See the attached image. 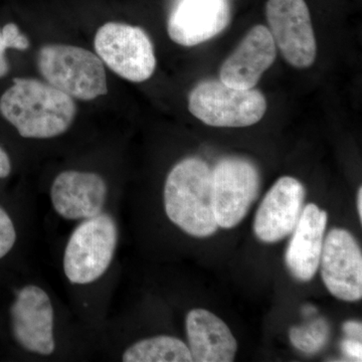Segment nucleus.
I'll list each match as a JSON object with an SVG mask.
<instances>
[{
    "label": "nucleus",
    "instance_id": "23",
    "mask_svg": "<svg viewBox=\"0 0 362 362\" xmlns=\"http://www.w3.org/2000/svg\"><path fill=\"white\" fill-rule=\"evenodd\" d=\"M6 49H9L8 45L2 37V33L0 32V78L4 77L9 70L8 63L4 54Z\"/></svg>",
    "mask_w": 362,
    "mask_h": 362
},
{
    "label": "nucleus",
    "instance_id": "3",
    "mask_svg": "<svg viewBox=\"0 0 362 362\" xmlns=\"http://www.w3.org/2000/svg\"><path fill=\"white\" fill-rule=\"evenodd\" d=\"M119 232L115 218L103 213L80 221L66 242L63 269L73 285H89L103 277L115 258Z\"/></svg>",
    "mask_w": 362,
    "mask_h": 362
},
{
    "label": "nucleus",
    "instance_id": "6",
    "mask_svg": "<svg viewBox=\"0 0 362 362\" xmlns=\"http://www.w3.org/2000/svg\"><path fill=\"white\" fill-rule=\"evenodd\" d=\"M94 47L105 65L130 82H144L156 71L153 44L139 26L105 23L95 35Z\"/></svg>",
    "mask_w": 362,
    "mask_h": 362
},
{
    "label": "nucleus",
    "instance_id": "4",
    "mask_svg": "<svg viewBox=\"0 0 362 362\" xmlns=\"http://www.w3.org/2000/svg\"><path fill=\"white\" fill-rule=\"evenodd\" d=\"M37 68L47 84L71 99L90 101L108 93L103 62L83 47L45 45L37 54Z\"/></svg>",
    "mask_w": 362,
    "mask_h": 362
},
{
    "label": "nucleus",
    "instance_id": "22",
    "mask_svg": "<svg viewBox=\"0 0 362 362\" xmlns=\"http://www.w3.org/2000/svg\"><path fill=\"white\" fill-rule=\"evenodd\" d=\"M361 323L357 321H347L343 324V331L351 339H361Z\"/></svg>",
    "mask_w": 362,
    "mask_h": 362
},
{
    "label": "nucleus",
    "instance_id": "14",
    "mask_svg": "<svg viewBox=\"0 0 362 362\" xmlns=\"http://www.w3.org/2000/svg\"><path fill=\"white\" fill-rule=\"evenodd\" d=\"M277 57V47L265 25L250 30L235 52L223 62L220 80L235 89H252Z\"/></svg>",
    "mask_w": 362,
    "mask_h": 362
},
{
    "label": "nucleus",
    "instance_id": "21",
    "mask_svg": "<svg viewBox=\"0 0 362 362\" xmlns=\"http://www.w3.org/2000/svg\"><path fill=\"white\" fill-rule=\"evenodd\" d=\"M343 352L345 356L352 358V361H362V345L361 340L349 339L344 340L341 344Z\"/></svg>",
    "mask_w": 362,
    "mask_h": 362
},
{
    "label": "nucleus",
    "instance_id": "16",
    "mask_svg": "<svg viewBox=\"0 0 362 362\" xmlns=\"http://www.w3.org/2000/svg\"><path fill=\"white\" fill-rule=\"evenodd\" d=\"M187 333L192 361L232 362L238 343L232 331L218 316L194 309L187 316Z\"/></svg>",
    "mask_w": 362,
    "mask_h": 362
},
{
    "label": "nucleus",
    "instance_id": "11",
    "mask_svg": "<svg viewBox=\"0 0 362 362\" xmlns=\"http://www.w3.org/2000/svg\"><path fill=\"white\" fill-rule=\"evenodd\" d=\"M49 197L54 211L62 218L82 221L103 213L108 185L96 173L66 170L52 181Z\"/></svg>",
    "mask_w": 362,
    "mask_h": 362
},
{
    "label": "nucleus",
    "instance_id": "9",
    "mask_svg": "<svg viewBox=\"0 0 362 362\" xmlns=\"http://www.w3.org/2000/svg\"><path fill=\"white\" fill-rule=\"evenodd\" d=\"M14 339L21 349L39 356H51L57 349L54 309L51 297L37 285H26L11 308Z\"/></svg>",
    "mask_w": 362,
    "mask_h": 362
},
{
    "label": "nucleus",
    "instance_id": "24",
    "mask_svg": "<svg viewBox=\"0 0 362 362\" xmlns=\"http://www.w3.org/2000/svg\"><path fill=\"white\" fill-rule=\"evenodd\" d=\"M11 171V159L4 149L0 147V178H6Z\"/></svg>",
    "mask_w": 362,
    "mask_h": 362
},
{
    "label": "nucleus",
    "instance_id": "10",
    "mask_svg": "<svg viewBox=\"0 0 362 362\" xmlns=\"http://www.w3.org/2000/svg\"><path fill=\"white\" fill-rule=\"evenodd\" d=\"M319 266L324 284L333 296L346 302L361 299V249L349 230L333 228L328 233Z\"/></svg>",
    "mask_w": 362,
    "mask_h": 362
},
{
    "label": "nucleus",
    "instance_id": "13",
    "mask_svg": "<svg viewBox=\"0 0 362 362\" xmlns=\"http://www.w3.org/2000/svg\"><path fill=\"white\" fill-rule=\"evenodd\" d=\"M230 21L228 0H181L168 18L169 37L183 47L213 39Z\"/></svg>",
    "mask_w": 362,
    "mask_h": 362
},
{
    "label": "nucleus",
    "instance_id": "25",
    "mask_svg": "<svg viewBox=\"0 0 362 362\" xmlns=\"http://www.w3.org/2000/svg\"><path fill=\"white\" fill-rule=\"evenodd\" d=\"M357 211H358L359 220L362 221V188H358L357 192Z\"/></svg>",
    "mask_w": 362,
    "mask_h": 362
},
{
    "label": "nucleus",
    "instance_id": "2",
    "mask_svg": "<svg viewBox=\"0 0 362 362\" xmlns=\"http://www.w3.org/2000/svg\"><path fill=\"white\" fill-rule=\"evenodd\" d=\"M164 209L171 223L195 238L218 230L213 206V180L209 165L197 157L171 169L163 190Z\"/></svg>",
    "mask_w": 362,
    "mask_h": 362
},
{
    "label": "nucleus",
    "instance_id": "19",
    "mask_svg": "<svg viewBox=\"0 0 362 362\" xmlns=\"http://www.w3.org/2000/svg\"><path fill=\"white\" fill-rule=\"evenodd\" d=\"M18 239L16 226L9 214L0 207V259L13 249Z\"/></svg>",
    "mask_w": 362,
    "mask_h": 362
},
{
    "label": "nucleus",
    "instance_id": "18",
    "mask_svg": "<svg viewBox=\"0 0 362 362\" xmlns=\"http://www.w3.org/2000/svg\"><path fill=\"white\" fill-rule=\"evenodd\" d=\"M329 337V329L324 319H318L302 327L290 330V340L297 349L307 354H313L322 349Z\"/></svg>",
    "mask_w": 362,
    "mask_h": 362
},
{
    "label": "nucleus",
    "instance_id": "8",
    "mask_svg": "<svg viewBox=\"0 0 362 362\" xmlns=\"http://www.w3.org/2000/svg\"><path fill=\"white\" fill-rule=\"evenodd\" d=\"M266 16L276 47L286 61L294 68H310L317 45L305 0H268Z\"/></svg>",
    "mask_w": 362,
    "mask_h": 362
},
{
    "label": "nucleus",
    "instance_id": "15",
    "mask_svg": "<svg viewBox=\"0 0 362 362\" xmlns=\"http://www.w3.org/2000/svg\"><path fill=\"white\" fill-rule=\"evenodd\" d=\"M326 226V211L314 204L304 207L285 255L286 265L297 280L308 282L315 276L322 254Z\"/></svg>",
    "mask_w": 362,
    "mask_h": 362
},
{
    "label": "nucleus",
    "instance_id": "1",
    "mask_svg": "<svg viewBox=\"0 0 362 362\" xmlns=\"http://www.w3.org/2000/svg\"><path fill=\"white\" fill-rule=\"evenodd\" d=\"M0 113L21 137L49 139L64 134L75 120L74 99L35 78H13L0 98Z\"/></svg>",
    "mask_w": 362,
    "mask_h": 362
},
{
    "label": "nucleus",
    "instance_id": "5",
    "mask_svg": "<svg viewBox=\"0 0 362 362\" xmlns=\"http://www.w3.org/2000/svg\"><path fill=\"white\" fill-rule=\"evenodd\" d=\"M188 110L202 123L213 127H249L265 115L267 101L254 88L235 89L221 80H206L190 92Z\"/></svg>",
    "mask_w": 362,
    "mask_h": 362
},
{
    "label": "nucleus",
    "instance_id": "17",
    "mask_svg": "<svg viewBox=\"0 0 362 362\" xmlns=\"http://www.w3.org/2000/svg\"><path fill=\"white\" fill-rule=\"evenodd\" d=\"M125 362H192L190 350L182 340L168 335L145 338L133 343L122 354Z\"/></svg>",
    "mask_w": 362,
    "mask_h": 362
},
{
    "label": "nucleus",
    "instance_id": "20",
    "mask_svg": "<svg viewBox=\"0 0 362 362\" xmlns=\"http://www.w3.org/2000/svg\"><path fill=\"white\" fill-rule=\"evenodd\" d=\"M2 37L9 49H20L25 51L30 47V40L23 33H21L20 28L14 23H7L1 30Z\"/></svg>",
    "mask_w": 362,
    "mask_h": 362
},
{
    "label": "nucleus",
    "instance_id": "12",
    "mask_svg": "<svg viewBox=\"0 0 362 362\" xmlns=\"http://www.w3.org/2000/svg\"><path fill=\"white\" fill-rule=\"evenodd\" d=\"M305 199L302 183L291 176L279 178L257 211L254 230L262 242L277 243L292 233L300 220Z\"/></svg>",
    "mask_w": 362,
    "mask_h": 362
},
{
    "label": "nucleus",
    "instance_id": "7",
    "mask_svg": "<svg viewBox=\"0 0 362 362\" xmlns=\"http://www.w3.org/2000/svg\"><path fill=\"white\" fill-rule=\"evenodd\" d=\"M213 206L218 228H233L244 220L258 197L261 177L247 159L228 157L211 170Z\"/></svg>",
    "mask_w": 362,
    "mask_h": 362
}]
</instances>
